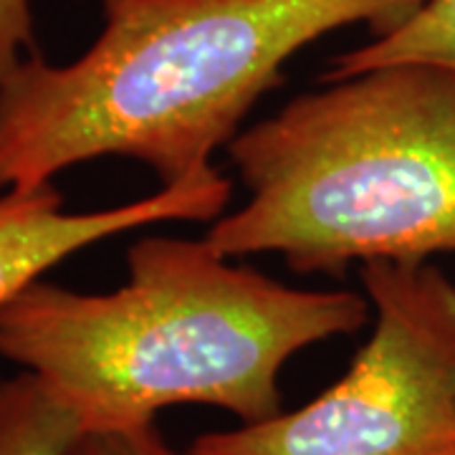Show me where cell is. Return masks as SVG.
<instances>
[{
	"instance_id": "8992f818",
	"label": "cell",
	"mask_w": 455,
	"mask_h": 455,
	"mask_svg": "<svg viewBox=\"0 0 455 455\" xmlns=\"http://www.w3.org/2000/svg\"><path fill=\"white\" fill-rule=\"evenodd\" d=\"M387 64H435L455 68V0H427L395 31L334 59L326 79L355 76Z\"/></svg>"
},
{
	"instance_id": "277c9868",
	"label": "cell",
	"mask_w": 455,
	"mask_h": 455,
	"mask_svg": "<svg viewBox=\"0 0 455 455\" xmlns=\"http://www.w3.org/2000/svg\"><path fill=\"white\" fill-rule=\"evenodd\" d=\"M372 337L299 410L197 435L193 455H455V281L430 263H364Z\"/></svg>"
},
{
	"instance_id": "3957f363",
	"label": "cell",
	"mask_w": 455,
	"mask_h": 455,
	"mask_svg": "<svg viewBox=\"0 0 455 455\" xmlns=\"http://www.w3.org/2000/svg\"><path fill=\"white\" fill-rule=\"evenodd\" d=\"M248 188L205 241L299 274L455 253V68L387 64L293 97L226 147Z\"/></svg>"
},
{
	"instance_id": "30bf717a",
	"label": "cell",
	"mask_w": 455,
	"mask_h": 455,
	"mask_svg": "<svg viewBox=\"0 0 455 455\" xmlns=\"http://www.w3.org/2000/svg\"><path fill=\"white\" fill-rule=\"evenodd\" d=\"M99 3H101V5H109V3H112V0H99Z\"/></svg>"
},
{
	"instance_id": "ba28073f",
	"label": "cell",
	"mask_w": 455,
	"mask_h": 455,
	"mask_svg": "<svg viewBox=\"0 0 455 455\" xmlns=\"http://www.w3.org/2000/svg\"><path fill=\"white\" fill-rule=\"evenodd\" d=\"M61 455H193L175 451L155 425L127 430H79Z\"/></svg>"
},
{
	"instance_id": "7a4b0ae2",
	"label": "cell",
	"mask_w": 455,
	"mask_h": 455,
	"mask_svg": "<svg viewBox=\"0 0 455 455\" xmlns=\"http://www.w3.org/2000/svg\"><path fill=\"white\" fill-rule=\"evenodd\" d=\"M427 0H112L76 61L38 51L0 84V188H33L97 157L160 185L211 170L248 112L311 41L367 23L395 31Z\"/></svg>"
},
{
	"instance_id": "52a82bcc",
	"label": "cell",
	"mask_w": 455,
	"mask_h": 455,
	"mask_svg": "<svg viewBox=\"0 0 455 455\" xmlns=\"http://www.w3.org/2000/svg\"><path fill=\"white\" fill-rule=\"evenodd\" d=\"M79 423L31 372L0 382V455H61Z\"/></svg>"
},
{
	"instance_id": "9c48e42d",
	"label": "cell",
	"mask_w": 455,
	"mask_h": 455,
	"mask_svg": "<svg viewBox=\"0 0 455 455\" xmlns=\"http://www.w3.org/2000/svg\"><path fill=\"white\" fill-rule=\"evenodd\" d=\"M36 53L31 0H0V84Z\"/></svg>"
},
{
	"instance_id": "5b68a950",
	"label": "cell",
	"mask_w": 455,
	"mask_h": 455,
	"mask_svg": "<svg viewBox=\"0 0 455 455\" xmlns=\"http://www.w3.org/2000/svg\"><path fill=\"white\" fill-rule=\"evenodd\" d=\"M230 203V180L218 170L163 185L152 196L104 211H66L53 182L0 193V307L61 260L127 230L215 220Z\"/></svg>"
},
{
	"instance_id": "6da1fadb",
	"label": "cell",
	"mask_w": 455,
	"mask_h": 455,
	"mask_svg": "<svg viewBox=\"0 0 455 455\" xmlns=\"http://www.w3.org/2000/svg\"><path fill=\"white\" fill-rule=\"evenodd\" d=\"M370 314L362 293L293 289L205 238L145 235L114 291L38 278L3 304L0 357L38 377L79 430L145 427L175 405L251 425L281 412L278 377L293 355L357 334Z\"/></svg>"
}]
</instances>
